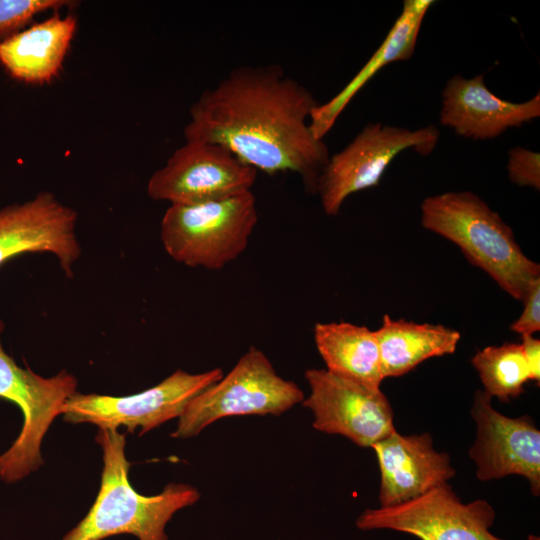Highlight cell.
<instances>
[{"label":"cell","mask_w":540,"mask_h":540,"mask_svg":"<svg viewBox=\"0 0 540 540\" xmlns=\"http://www.w3.org/2000/svg\"><path fill=\"white\" fill-rule=\"evenodd\" d=\"M318 104L278 65L240 66L191 105L184 136L186 141L220 145L269 175L296 173L306 190L316 193L330 157L309 124Z\"/></svg>","instance_id":"1"},{"label":"cell","mask_w":540,"mask_h":540,"mask_svg":"<svg viewBox=\"0 0 540 540\" xmlns=\"http://www.w3.org/2000/svg\"><path fill=\"white\" fill-rule=\"evenodd\" d=\"M95 441L103 457L98 494L86 516L61 540H104L121 534L138 540H168L167 523L177 511L200 499L198 489L169 483L156 495H143L129 481L125 433L99 428Z\"/></svg>","instance_id":"2"},{"label":"cell","mask_w":540,"mask_h":540,"mask_svg":"<svg viewBox=\"0 0 540 540\" xmlns=\"http://www.w3.org/2000/svg\"><path fill=\"white\" fill-rule=\"evenodd\" d=\"M423 227L456 244L471 264L522 301L540 278V266L528 258L512 228L479 196L469 191L427 197L421 205Z\"/></svg>","instance_id":"3"},{"label":"cell","mask_w":540,"mask_h":540,"mask_svg":"<svg viewBox=\"0 0 540 540\" xmlns=\"http://www.w3.org/2000/svg\"><path fill=\"white\" fill-rule=\"evenodd\" d=\"M257 221L256 198L249 190L199 204L170 205L160 236L176 262L220 270L245 251Z\"/></svg>","instance_id":"4"},{"label":"cell","mask_w":540,"mask_h":540,"mask_svg":"<svg viewBox=\"0 0 540 540\" xmlns=\"http://www.w3.org/2000/svg\"><path fill=\"white\" fill-rule=\"evenodd\" d=\"M304 398L300 387L282 378L265 353L252 346L227 375L191 399L171 436L194 437L226 417L279 416Z\"/></svg>","instance_id":"5"},{"label":"cell","mask_w":540,"mask_h":540,"mask_svg":"<svg viewBox=\"0 0 540 540\" xmlns=\"http://www.w3.org/2000/svg\"><path fill=\"white\" fill-rule=\"evenodd\" d=\"M3 330L0 320V398L17 405L23 424L17 438L0 455V479L15 483L43 465L42 440L65 402L77 392V379L66 370L45 378L28 366L19 367L2 346Z\"/></svg>","instance_id":"6"},{"label":"cell","mask_w":540,"mask_h":540,"mask_svg":"<svg viewBox=\"0 0 540 540\" xmlns=\"http://www.w3.org/2000/svg\"><path fill=\"white\" fill-rule=\"evenodd\" d=\"M439 140V131L429 125L417 130L370 123L340 152L330 156L316 187L327 215H337L353 193L375 187L392 160L407 149L425 156Z\"/></svg>","instance_id":"7"},{"label":"cell","mask_w":540,"mask_h":540,"mask_svg":"<svg viewBox=\"0 0 540 540\" xmlns=\"http://www.w3.org/2000/svg\"><path fill=\"white\" fill-rule=\"evenodd\" d=\"M220 368L192 374L178 369L157 385L127 396L76 392L63 405L61 414L71 424L90 423L98 428L126 427L143 435L163 423L179 418L186 405L223 377Z\"/></svg>","instance_id":"8"},{"label":"cell","mask_w":540,"mask_h":540,"mask_svg":"<svg viewBox=\"0 0 540 540\" xmlns=\"http://www.w3.org/2000/svg\"><path fill=\"white\" fill-rule=\"evenodd\" d=\"M495 517L488 501L463 503L445 483L405 503L367 509L356 525L361 530H396L420 540H503L490 532Z\"/></svg>","instance_id":"9"},{"label":"cell","mask_w":540,"mask_h":540,"mask_svg":"<svg viewBox=\"0 0 540 540\" xmlns=\"http://www.w3.org/2000/svg\"><path fill=\"white\" fill-rule=\"evenodd\" d=\"M256 178L257 170L226 148L186 141L153 173L147 193L170 205H193L249 191Z\"/></svg>","instance_id":"10"},{"label":"cell","mask_w":540,"mask_h":540,"mask_svg":"<svg viewBox=\"0 0 540 540\" xmlns=\"http://www.w3.org/2000/svg\"><path fill=\"white\" fill-rule=\"evenodd\" d=\"M310 394L302 404L314 415L313 427L342 435L367 448L396 431L394 413L380 388H370L326 369L306 370Z\"/></svg>","instance_id":"11"},{"label":"cell","mask_w":540,"mask_h":540,"mask_svg":"<svg viewBox=\"0 0 540 540\" xmlns=\"http://www.w3.org/2000/svg\"><path fill=\"white\" fill-rule=\"evenodd\" d=\"M483 390L474 393L471 416L477 426L469 450L481 481L521 475L534 496L540 494V431L528 415L508 417L492 406Z\"/></svg>","instance_id":"12"},{"label":"cell","mask_w":540,"mask_h":540,"mask_svg":"<svg viewBox=\"0 0 540 540\" xmlns=\"http://www.w3.org/2000/svg\"><path fill=\"white\" fill-rule=\"evenodd\" d=\"M77 213L49 192L0 210V266L24 253L49 252L66 276L81 254L75 234Z\"/></svg>","instance_id":"13"},{"label":"cell","mask_w":540,"mask_h":540,"mask_svg":"<svg viewBox=\"0 0 540 540\" xmlns=\"http://www.w3.org/2000/svg\"><path fill=\"white\" fill-rule=\"evenodd\" d=\"M371 448L381 473L380 507L418 498L456 474L449 455L434 449L429 433L401 435L395 431Z\"/></svg>","instance_id":"14"},{"label":"cell","mask_w":540,"mask_h":540,"mask_svg":"<svg viewBox=\"0 0 540 540\" xmlns=\"http://www.w3.org/2000/svg\"><path fill=\"white\" fill-rule=\"evenodd\" d=\"M539 116L540 93L525 102H511L493 94L483 75L471 79L454 75L442 93L441 124L473 140L494 139Z\"/></svg>","instance_id":"15"},{"label":"cell","mask_w":540,"mask_h":540,"mask_svg":"<svg viewBox=\"0 0 540 540\" xmlns=\"http://www.w3.org/2000/svg\"><path fill=\"white\" fill-rule=\"evenodd\" d=\"M73 16H51L0 40V64L11 77L44 84L56 77L76 31Z\"/></svg>","instance_id":"16"},{"label":"cell","mask_w":540,"mask_h":540,"mask_svg":"<svg viewBox=\"0 0 540 540\" xmlns=\"http://www.w3.org/2000/svg\"><path fill=\"white\" fill-rule=\"evenodd\" d=\"M433 3L432 0L404 1L401 14L369 61L338 94L312 110L309 124L316 138L324 140L342 111L382 67L413 55L422 22Z\"/></svg>","instance_id":"17"},{"label":"cell","mask_w":540,"mask_h":540,"mask_svg":"<svg viewBox=\"0 0 540 540\" xmlns=\"http://www.w3.org/2000/svg\"><path fill=\"white\" fill-rule=\"evenodd\" d=\"M375 335L384 379L403 376L429 358L454 353L461 338L457 330L441 324L395 320L387 314Z\"/></svg>","instance_id":"18"},{"label":"cell","mask_w":540,"mask_h":540,"mask_svg":"<svg viewBox=\"0 0 540 540\" xmlns=\"http://www.w3.org/2000/svg\"><path fill=\"white\" fill-rule=\"evenodd\" d=\"M313 336L327 371L370 388H380L384 378L375 331L345 321L319 322L314 325Z\"/></svg>","instance_id":"19"},{"label":"cell","mask_w":540,"mask_h":540,"mask_svg":"<svg viewBox=\"0 0 540 540\" xmlns=\"http://www.w3.org/2000/svg\"><path fill=\"white\" fill-rule=\"evenodd\" d=\"M471 363L478 372L484 392L508 402L524 392L530 372L520 343L505 342L478 350Z\"/></svg>","instance_id":"20"},{"label":"cell","mask_w":540,"mask_h":540,"mask_svg":"<svg viewBox=\"0 0 540 540\" xmlns=\"http://www.w3.org/2000/svg\"><path fill=\"white\" fill-rule=\"evenodd\" d=\"M69 3L66 0H0V40L16 33L34 16Z\"/></svg>","instance_id":"21"},{"label":"cell","mask_w":540,"mask_h":540,"mask_svg":"<svg viewBox=\"0 0 540 540\" xmlns=\"http://www.w3.org/2000/svg\"><path fill=\"white\" fill-rule=\"evenodd\" d=\"M507 170L512 183L540 189V154L538 152L515 147L509 151Z\"/></svg>","instance_id":"22"},{"label":"cell","mask_w":540,"mask_h":540,"mask_svg":"<svg viewBox=\"0 0 540 540\" xmlns=\"http://www.w3.org/2000/svg\"><path fill=\"white\" fill-rule=\"evenodd\" d=\"M523 311L510 329L519 335H534L540 330V278L528 288L524 298Z\"/></svg>","instance_id":"23"},{"label":"cell","mask_w":540,"mask_h":540,"mask_svg":"<svg viewBox=\"0 0 540 540\" xmlns=\"http://www.w3.org/2000/svg\"><path fill=\"white\" fill-rule=\"evenodd\" d=\"M520 344L530 372V380L539 384L540 340L535 338L534 335H522Z\"/></svg>","instance_id":"24"}]
</instances>
